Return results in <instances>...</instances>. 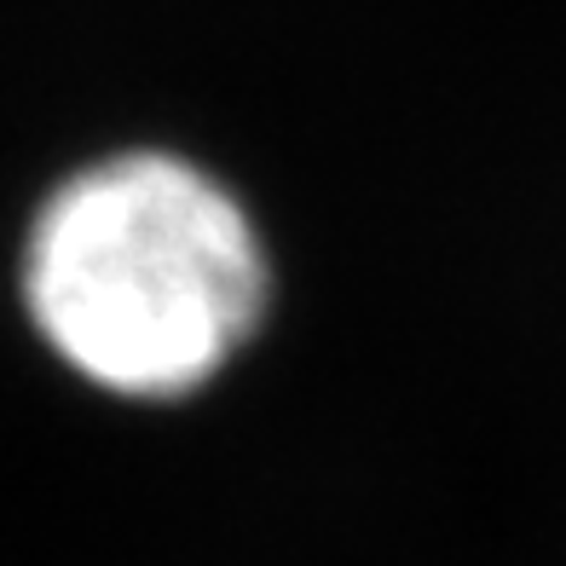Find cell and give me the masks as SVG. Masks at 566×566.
<instances>
[{
  "label": "cell",
  "mask_w": 566,
  "mask_h": 566,
  "mask_svg": "<svg viewBox=\"0 0 566 566\" xmlns=\"http://www.w3.org/2000/svg\"><path fill=\"white\" fill-rule=\"evenodd\" d=\"M23 301L87 381L174 399L202 388L261 324L266 254L209 174L134 150L46 197L23 254Z\"/></svg>",
  "instance_id": "cell-1"
}]
</instances>
